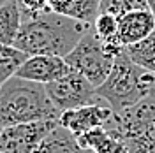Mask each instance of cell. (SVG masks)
<instances>
[{
	"instance_id": "cell-6",
	"label": "cell",
	"mask_w": 155,
	"mask_h": 153,
	"mask_svg": "<svg viewBox=\"0 0 155 153\" xmlns=\"http://www.w3.org/2000/svg\"><path fill=\"white\" fill-rule=\"evenodd\" d=\"M44 86H46V93L51 104L60 111V115L64 111H71V109L101 100L95 95V86L72 69L64 77Z\"/></svg>"
},
{
	"instance_id": "cell-5",
	"label": "cell",
	"mask_w": 155,
	"mask_h": 153,
	"mask_svg": "<svg viewBox=\"0 0 155 153\" xmlns=\"http://www.w3.org/2000/svg\"><path fill=\"white\" fill-rule=\"evenodd\" d=\"M65 62L72 70H76L95 88H99L111 72L115 57L102 46L92 27L76 44V48L65 57Z\"/></svg>"
},
{
	"instance_id": "cell-2",
	"label": "cell",
	"mask_w": 155,
	"mask_h": 153,
	"mask_svg": "<svg viewBox=\"0 0 155 153\" xmlns=\"http://www.w3.org/2000/svg\"><path fill=\"white\" fill-rule=\"evenodd\" d=\"M48 120L58 122L60 111L51 104L44 85L14 76L0 86V129Z\"/></svg>"
},
{
	"instance_id": "cell-19",
	"label": "cell",
	"mask_w": 155,
	"mask_h": 153,
	"mask_svg": "<svg viewBox=\"0 0 155 153\" xmlns=\"http://www.w3.org/2000/svg\"><path fill=\"white\" fill-rule=\"evenodd\" d=\"M48 2V11L62 16H71V12L76 5V0H46Z\"/></svg>"
},
{
	"instance_id": "cell-8",
	"label": "cell",
	"mask_w": 155,
	"mask_h": 153,
	"mask_svg": "<svg viewBox=\"0 0 155 153\" xmlns=\"http://www.w3.org/2000/svg\"><path fill=\"white\" fill-rule=\"evenodd\" d=\"M113 118H115V113L109 106L94 102V104L81 106V107L71 109V111H64L60 115L58 123L64 129H67L72 135L79 137V135L87 134L94 129H99V127L107 129L113 122Z\"/></svg>"
},
{
	"instance_id": "cell-7",
	"label": "cell",
	"mask_w": 155,
	"mask_h": 153,
	"mask_svg": "<svg viewBox=\"0 0 155 153\" xmlns=\"http://www.w3.org/2000/svg\"><path fill=\"white\" fill-rule=\"evenodd\" d=\"M57 125L58 122L48 120L4 127L0 129V153H34Z\"/></svg>"
},
{
	"instance_id": "cell-17",
	"label": "cell",
	"mask_w": 155,
	"mask_h": 153,
	"mask_svg": "<svg viewBox=\"0 0 155 153\" xmlns=\"http://www.w3.org/2000/svg\"><path fill=\"white\" fill-rule=\"evenodd\" d=\"M141 7H146L145 0H101L99 12H109L115 16H122L127 11L141 9Z\"/></svg>"
},
{
	"instance_id": "cell-13",
	"label": "cell",
	"mask_w": 155,
	"mask_h": 153,
	"mask_svg": "<svg viewBox=\"0 0 155 153\" xmlns=\"http://www.w3.org/2000/svg\"><path fill=\"white\" fill-rule=\"evenodd\" d=\"M23 23L21 9L16 0H9L0 7V42L2 44H14L19 28Z\"/></svg>"
},
{
	"instance_id": "cell-1",
	"label": "cell",
	"mask_w": 155,
	"mask_h": 153,
	"mask_svg": "<svg viewBox=\"0 0 155 153\" xmlns=\"http://www.w3.org/2000/svg\"><path fill=\"white\" fill-rule=\"evenodd\" d=\"M92 27L90 23L46 11L32 18H23L14 46L28 57L57 55L65 58Z\"/></svg>"
},
{
	"instance_id": "cell-18",
	"label": "cell",
	"mask_w": 155,
	"mask_h": 153,
	"mask_svg": "<svg viewBox=\"0 0 155 153\" xmlns=\"http://www.w3.org/2000/svg\"><path fill=\"white\" fill-rule=\"evenodd\" d=\"M21 9V16L23 18H32L37 16L41 12L48 11V2L46 0H16Z\"/></svg>"
},
{
	"instance_id": "cell-4",
	"label": "cell",
	"mask_w": 155,
	"mask_h": 153,
	"mask_svg": "<svg viewBox=\"0 0 155 153\" xmlns=\"http://www.w3.org/2000/svg\"><path fill=\"white\" fill-rule=\"evenodd\" d=\"M107 129L122 141L127 153H155V90L136 106L115 113Z\"/></svg>"
},
{
	"instance_id": "cell-21",
	"label": "cell",
	"mask_w": 155,
	"mask_h": 153,
	"mask_svg": "<svg viewBox=\"0 0 155 153\" xmlns=\"http://www.w3.org/2000/svg\"><path fill=\"white\" fill-rule=\"evenodd\" d=\"M7 2H9V0H0V7H2L4 4H7Z\"/></svg>"
},
{
	"instance_id": "cell-14",
	"label": "cell",
	"mask_w": 155,
	"mask_h": 153,
	"mask_svg": "<svg viewBox=\"0 0 155 153\" xmlns=\"http://www.w3.org/2000/svg\"><path fill=\"white\" fill-rule=\"evenodd\" d=\"M27 58L28 55L19 48H16L14 44L0 42V86L18 74V70L21 69Z\"/></svg>"
},
{
	"instance_id": "cell-20",
	"label": "cell",
	"mask_w": 155,
	"mask_h": 153,
	"mask_svg": "<svg viewBox=\"0 0 155 153\" xmlns=\"http://www.w3.org/2000/svg\"><path fill=\"white\" fill-rule=\"evenodd\" d=\"M145 5H146V9L155 16V0H145Z\"/></svg>"
},
{
	"instance_id": "cell-10",
	"label": "cell",
	"mask_w": 155,
	"mask_h": 153,
	"mask_svg": "<svg viewBox=\"0 0 155 153\" xmlns=\"http://www.w3.org/2000/svg\"><path fill=\"white\" fill-rule=\"evenodd\" d=\"M155 30V16L146 9H130L118 16V37L124 46H132L145 41Z\"/></svg>"
},
{
	"instance_id": "cell-15",
	"label": "cell",
	"mask_w": 155,
	"mask_h": 153,
	"mask_svg": "<svg viewBox=\"0 0 155 153\" xmlns=\"http://www.w3.org/2000/svg\"><path fill=\"white\" fill-rule=\"evenodd\" d=\"M127 53L129 57L134 60L137 65H141L143 69L150 70L155 74V30L141 42L127 46Z\"/></svg>"
},
{
	"instance_id": "cell-11",
	"label": "cell",
	"mask_w": 155,
	"mask_h": 153,
	"mask_svg": "<svg viewBox=\"0 0 155 153\" xmlns=\"http://www.w3.org/2000/svg\"><path fill=\"white\" fill-rule=\"evenodd\" d=\"M34 153H94L78 143L76 135L58 123L35 148Z\"/></svg>"
},
{
	"instance_id": "cell-9",
	"label": "cell",
	"mask_w": 155,
	"mask_h": 153,
	"mask_svg": "<svg viewBox=\"0 0 155 153\" xmlns=\"http://www.w3.org/2000/svg\"><path fill=\"white\" fill-rule=\"evenodd\" d=\"M71 72V67L64 57L57 55H32L18 70V77L28 79L41 85H49Z\"/></svg>"
},
{
	"instance_id": "cell-12",
	"label": "cell",
	"mask_w": 155,
	"mask_h": 153,
	"mask_svg": "<svg viewBox=\"0 0 155 153\" xmlns=\"http://www.w3.org/2000/svg\"><path fill=\"white\" fill-rule=\"evenodd\" d=\"M76 139L83 148L94 153H127L122 141L109 129H104V127L94 129Z\"/></svg>"
},
{
	"instance_id": "cell-3",
	"label": "cell",
	"mask_w": 155,
	"mask_h": 153,
	"mask_svg": "<svg viewBox=\"0 0 155 153\" xmlns=\"http://www.w3.org/2000/svg\"><path fill=\"white\" fill-rule=\"evenodd\" d=\"M155 90V74L137 65L127 49L115 57L106 81L95 88V95L104 100L113 113H122L141 102Z\"/></svg>"
},
{
	"instance_id": "cell-16",
	"label": "cell",
	"mask_w": 155,
	"mask_h": 153,
	"mask_svg": "<svg viewBox=\"0 0 155 153\" xmlns=\"http://www.w3.org/2000/svg\"><path fill=\"white\" fill-rule=\"evenodd\" d=\"M99 7H101V0H76V5L69 18L94 25L97 14H99Z\"/></svg>"
}]
</instances>
